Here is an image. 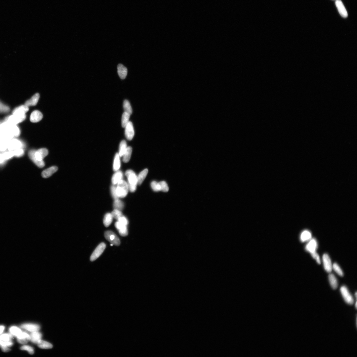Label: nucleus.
<instances>
[{"instance_id": "nucleus-1", "label": "nucleus", "mask_w": 357, "mask_h": 357, "mask_svg": "<svg viewBox=\"0 0 357 357\" xmlns=\"http://www.w3.org/2000/svg\"><path fill=\"white\" fill-rule=\"evenodd\" d=\"M48 154V149L41 148L36 151L31 149L28 152V156L30 159L36 166L39 168H43L45 166L43 159Z\"/></svg>"}, {"instance_id": "nucleus-2", "label": "nucleus", "mask_w": 357, "mask_h": 357, "mask_svg": "<svg viewBox=\"0 0 357 357\" xmlns=\"http://www.w3.org/2000/svg\"><path fill=\"white\" fill-rule=\"evenodd\" d=\"M125 175L128 178L129 189L131 192H135L138 184L137 176L131 170H127L125 173Z\"/></svg>"}, {"instance_id": "nucleus-3", "label": "nucleus", "mask_w": 357, "mask_h": 357, "mask_svg": "<svg viewBox=\"0 0 357 357\" xmlns=\"http://www.w3.org/2000/svg\"><path fill=\"white\" fill-rule=\"evenodd\" d=\"M116 187L117 194L119 198H124L127 195L129 189L128 183L123 180L117 184Z\"/></svg>"}, {"instance_id": "nucleus-4", "label": "nucleus", "mask_w": 357, "mask_h": 357, "mask_svg": "<svg viewBox=\"0 0 357 357\" xmlns=\"http://www.w3.org/2000/svg\"><path fill=\"white\" fill-rule=\"evenodd\" d=\"M25 146L23 141L14 138L9 141L7 149L9 151H13L20 149H24Z\"/></svg>"}, {"instance_id": "nucleus-5", "label": "nucleus", "mask_w": 357, "mask_h": 357, "mask_svg": "<svg viewBox=\"0 0 357 357\" xmlns=\"http://www.w3.org/2000/svg\"><path fill=\"white\" fill-rule=\"evenodd\" d=\"M26 114L18 115L12 114L5 118L4 120L9 122L10 124L17 125L23 122L26 119Z\"/></svg>"}, {"instance_id": "nucleus-6", "label": "nucleus", "mask_w": 357, "mask_h": 357, "mask_svg": "<svg viewBox=\"0 0 357 357\" xmlns=\"http://www.w3.org/2000/svg\"><path fill=\"white\" fill-rule=\"evenodd\" d=\"M105 238L113 245L119 246L120 244L119 238L115 233L111 231H107L104 234Z\"/></svg>"}, {"instance_id": "nucleus-7", "label": "nucleus", "mask_w": 357, "mask_h": 357, "mask_svg": "<svg viewBox=\"0 0 357 357\" xmlns=\"http://www.w3.org/2000/svg\"><path fill=\"white\" fill-rule=\"evenodd\" d=\"M340 292L345 301L346 303L352 305L354 303V300L353 296L349 292L347 287L346 286H342L340 288Z\"/></svg>"}, {"instance_id": "nucleus-8", "label": "nucleus", "mask_w": 357, "mask_h": 357, "mask_svg": "<svg viewBox=\"0 0 357 357\" xmlns=\"http://www.w3.org/2000/svg\"><path fill=\"white\" fill-rule=\"evenodd\" d=\"M106 247V245L105 243L100 244L92 254L90 258V261H93L98 258L103 252Z\"/></svg>"}, {"instance_id": "nucleus-9", "label": "nucleus", "mask_w": 357, "mask_h": 357, "mask_svg": "<svg viewBox=\"0 0 357 357\" xmlns=\"http://www.w3.org/2000/svg\"><path fill=\"white\" fill-rule=\"evenodd\" d=\"M323 263L325 271L327 272L330 273L332 270L333 265L329 255L325 253L322 256Z\"/></svg>"}, {"instance_id": "nucleus-10", "label": "nucleus", "mask_w": 357, "mask_h": 357, "mask_svg": "<svg viewBox=\"0 0 357 357\" xmlns=\"http://www.w3.org/2000/svg\"><path fill=\"white\" fill-rule=\"evenodd\" d=\"M318 246V243L316 239L312 238L307 244L305 249L306 251L311 254L316 252Z\"/></svg>"}, {"instance_id": "nucleus-11", "label": "nucleus", "mask_w": 357, "mask_h": 357, "mask_svg": "<svg viewBox=\"0 0 357 357\" xmlns=\"http://www.w3.org/2000/svg\"><path fill=\"white\" fill-rule=\"evenodd\" d=\"M125 128V135L129 140H132L134 135V131L132 123L129 122Z\"/></svg>"}, {"instance_id": "nucleus-12", "label": "nucleus", "mask_w": 357, "mask_h": 357, "mask_svg": "<svg viewBox=\"0 0 357 357\" xmlns=\"http://www.w3.org/2000/svg\"><path fill=\"white\" fill-rule=\"evenodd\" d=\"M335 4L341 16L344 18H347L348 12L341 0H336Z\"/></svg>"}, {"instance_id": "nucleus-13", "label": "nucleus", "mask_w": 357, "mask_h": 357, "mask_svg": "<svg viewBox=\"0 0 357 357\" xmlns=\"http://www.w3.org/2000/svg\"><path fill=\"white\" fill-rule=\"evenodd\" d=\"M115 226L119 231V234L122 237H126L128 235L127 225L122 224L119 221L115 222Z\"/></svg>"}, {"instance_id": "nucleus-14", "label": "nucleus", "mask_w": 357, "mask_h": 357, "mask_svg": "<svg viewBox=\"0 0 357 357\" xmlns=\"http://www.w3.org/2000/svg\"><path fill=\"white\" fill-rule=\"evenodd\" d=\"M17 338L18 342L22 344H25L30 341V335L25 332H22Z\"/></svg>"}, {"instance_id": "nucleus-15", "label": "nucleus", "mask_w": 357, "mask_h": 357, "mask_svg": "<svg viewBox=\"0 0 357 357\" xmlns=\"http://www.w3.org/2000/svg\"><path fill=\"white\" fill-rule=\"evenodd\" d=\"M21 328L31 332L38 331L40 329L39 325L35 324H22Z\"/></svg>"}, {"instance_id": "nucleus-16", "label": "nucleus", "mask_w": 357, "mask_h": 357, "mask_svg": "<svg viewBox=\"0 0 357 357\" xmlns=\"http://www.w3.org/2000/svg\"><path fill=\"white\" fill-rule=\"evenodd\" d=\"M6 129H9L11 131L14 137H19L20 135V129L17 125L12 124L9 122L7 128L4 130Z\"/></svg>"}, {"instance_id": "nucleus-17", "label": "nucleus", "mask_w": 357, "mask_h": 357, "mask_svg": "<svg viewBox=\"0 0 357 357\" xmlns=\"http://www.w3.org/2000/svg\"><path fill=\"white\" fill-rule=\"evenodd\" d=\"M29 110L28 107L25 105L18 107L12 111L13 114L18 115H25Z\"/></svg>"}, {"instance_id": "nucleus-18", "label": "nucleus", "mask_w": 357, "mask_h": 357, "mask_svg": "<svg viewBox=\"0 0 357 357\" xmlns=\"http://www.w3.org/2000/svg\"><path fill=\"white\" fill-rule=\"evenodd\" d=\"M43 115L38 110L33 111L30 115L31 122L33 123L38 122L43 119Z\"/></svg>"}, {"instance_id": "nucleus-19", "label": "nucleus", "mask_w": 357, "mask_h": 357, "mask_svg": "<svg viewBox=\"0 0 357 357\" xmlns=\"http://www.w3.org/2000/svg\"><path fill=\"white\" fill-rule=\"evenodd\" d=\"M58 169L57 166H53L43 171L42 173V176L44 178H48L55 173Z\"/></svg>"}, {"instance_id": "nucleus-20", "label": "nucleus", "mask_w": 357, "mask_h": 357, "mask_svg": "<svg viewBox=\"0 0 357 357\" xmlns=\"http://www.w3.org/2000/svg\"><path fill=\"white\" fill-rule=\"evenodd\" d=\"M117 73L119 77L123 80L127 77V69L123 65L119 64L117 66Z\"/></svg>"}, {"instance_id": "nucleus-21", "label": "nucleus", "mask_w": 357, "mask_h": 357, "mask_svg": "<svg viewBox=\"0 0 357 357\" xmlns=\"http://www.w3.org/2000/svg\"><path fill=\"white\" fill-rule=\"evenodd\" d=\"M312 238V234L310 231L305 230L303 231L300 235V240L302 242L304 243L309 241Z\"/></svg>"}, {"instance_id": "nucleus-22", "label": "nucleus", "mask_w": 357, "mask_h": 357, "mask_svg": "<svg viewBox=\"0 0 357 357\" xmlns=\"http://www.w3.org/2000/svg\"><path fill=\"white\" fill-rule=\"evenodd\" d=\"M123 174L122 172L120 171H116L113 175L112 178V182L113 185L117 184L120 181L122 180Z\"/></svg>"}, {"instance_id": "nucleus-23", "label": "nucleus", "mask_w": 357, "mask_h": 357, "mask_svg": "<svg viewBox=\"0 0 357 357\" xmlns=\"http://www.w3.org/2000/svg\"><path fill=\"white\" fill-rule=\"evenodd\" d=\"M39 97L40 96L38 93L36 94L30 99L26 101L25 105L28 107L36 106L38 103Z\"/></svg>"}, {"instance_id": "nucleus-24", "label": "nucleus", "mask_w": 357, "mask_h": 357, "mask_svg": "<svg viewBox=\"0 0 357 357\" xmlns=\"http://www.w3.org/2000/svg\"><path fill=\"white\" fill-rule=\"evenodd\" d=\"M30 336V341L34 343L37 344L39 341L41 340L42 334L38 331L31 333Z\"/></svg>"}, {"instance_id": "nucleus-25", "label": "nucleus", "mask_w": 357, "mask_h": 357, "mask_svg": "<svg viewBox=\"0 0 357 357\" xmlns=\"http://www.w3.org/2000/svg\"><path fill=\"white\" fill-rule=\"evenodd\" d=\"M329 279L331 286L333 289H336L338 286V283L337 278L335 275L332 274H330L329 275Z\"/></svg>"}, {"instance_id": "nucleus-26", "label": "nucleus", "mask_w": 357, "mask_h": 357, "mask_svg": "<svg viewBox=\"0 0 357 357\" xmlns=\"http://www.w3.org/2000/svg\"><path fill=\"white\" fill-rule=\"evenodd\" d=\"M132 151V148L131 146H128L127 150L122 156L123 161L125 163H127L130 159L131 154Z\"/></svg>"}, {"instance_id": "nucleus-27", "label": "nucleus", "mask_w": 357, "mask_h": 357, "mask_svg": "<svg viewBox=\"0 0 357 357\" xmlns=\"http://www.w3.org/2000/svg\"><path fill=\"white\" fill-rule=\"evenodd\" d=\"M120 156L119 153H117L115 154L113 164V170L114 171H117L119 170L121 166L120 160Z\"/></svg>"}, {"instance_id": "nucleus-28", "label": "nucleus", "mask_w": 357, "mask_h": 357, "mask_svg": "<svg viewBox=\"0 0 357 357\" xmlns=\"http://www.w3.org/2000/svg\"><path fill=\"white\" fill-rule=\"evenodd\" d=\"M37 345L39 348L42 349H50L53 347V346L51 343L42 340L39 341Z\"/></svg>"}, {"instance_id": "nucleus-29", "label": "nucleus", "mask_w": 357, "mask_h": 357, "mask_svg": "<svg viewBox=\"0 0 357 357\" xmlns=\"http://www.w3.org/2000/svg\"><path fill=\"white\" fill-rule=\"evenodd\" d=\"M113 217L111 213H107L104 217L103 223L105 227H108L111 224L112 221Z\"/></svg>"}, {"instance_id": "nucleus-30", "label": "nucleus", "mask_w": 357, "mask_h": 357, "mask_svg": "<svg viewBox=\"0 0 357 357\" xmlns=\"http://www.w3.org/2000/svg\"><path fill=\"white\" fill-rule=\"evenodd\" d=\"M148 172V169H146L141 171L137 176L138 184L139 185H141L142 183L147 175Z\"/></svg>"}, {"instance_id": "nucleus-31", "label": "nucleus", "mask_w": 357, "mask_h": 357, "mask_svg": "<svg viewBox=\"0 0 357 357\" xmlns=\"http://www.w3.org/2000/svg\"><path fill=\"white\" fill-rule=\"evenodd\" d=\"M9 141L3 138L0 140V152H4L6 151Z\"/></svg>"}, {"instance_id": "nucleus-32", "label": "nucleus", "mask_w": 357, "mask_h": 357, "mask_svg": "<svg viewBox=\"0 0 357 357\" xmlns=\"http://www.w3.org/2000/svg\"><path fill=\"white\" fill-rule=\"evenodd\" d=\"M127 142L125 140H122L120 142L119 147V154L120 157H122L127 150Z\"/></svg>"}, {"instance_id": "nucleus-33", "label": "nucleus", "mask_w": 357, "mask_h": 357, "mask_svg": "<svg viewBox=\"0 0 357 357\" xmlns=\"http://www.w3.org/2000/svg\"><path fill=\"white\" fill-rule=\"evenodd\" d=\"M123 107L125 112L131 115L132 113V110L129 102L127 100L123 102Z\"/></svg>"}, {"instance_id": "nucleus-34", "label": "nucleus", "mask_w": 357, "mask_h": 357, "mask_svg": "<svg viewBox=\"0 0 357 357\" xmlns=\"http://www.w3.org/2000/svg\"><path fill=\"white\" fill-rule=\"evenodd\" d=\"M130 115V114L127 112H124L123 113L122 120V126L123 128H125L128 122H129Z\"/></svg>"}, {"instance_id": "nucleus-35", "label": "nucleus", "mask_w": 357, "mask_h": 357, "mask_svg": "<svg viewBox=\"0 0 357 357\" xmlns=\"http://www.w3.org/2000/svg\"><path fill=\"white\" fill-rule=\"evenodd\" d=\"M9 331L13 336L16 337L22 332L21 330L19 328L15 326H13L10 328Z\"/></svg>"}, {"instance_id": "nucleus-36", "label": "nucleus", "mask_w": 357, "mask_h": 357, "mask_svg": "<svg viewBox=\"0 0 357 357\" xmlns=\"http://www.w3.org/2000/svg\"><path fill=\"white\" fill-rule=\"evenodd\" d=\"M114 207L115 209L121 211L124 208V204L119 199H115L114 203Z\"/></svg>"}, {"instance_id": "nucleus-37", "label": "nucleus", "mask_w": 357, "mask_h": 357, "mask_svg": "<svg viewBox=\"0 0 357 357\" xmlns=\"http://www.w3.org/2000/svg\"><path fill=\"white\" fill-rule=\"evenodd\" d=\"M332 269L334 270L337 274L341 277L343 276V272L342 269L337 263H334L333 265Z\"/></svg>"}, {"instance_id": "nucleus-38", "label": "nucleus", "mask_w": 357, "mask_h": 357, "mask_svg": "<svg viewBox=\"0 0 357 357\" xmlns=\"http://www.w3.org/2000/svg\"><path fill=\"white\" fill-rule=\"evenodd\" d=\"M4 158L6 161L10 160L14 157V154L13 151H6L2 153Z\"/></svg>"}, {"instance_id": "nucleus-39", "label": "nucleus", "mask_w": 357, "mask_h": 357, "mask_svg": "<svg viewBox=\"0 0 357 357\" xmlns=\"http://www.w3.org/2000/svg\"><path fill=\"white\" fill-rule=\"evenodd\" d=\"M13 338V336L10 333H5L0 335V339L4 341H11Z\"/></svg>"}, {"instance_id": "nucleus-40", "label": "nucleus", "mask_w": 357, "mask_h": 357, "mask_svg": "<svg viewBox=\"0 0 357 357\" xmlns=\"http://www.w3.org/2000/svg\"><path fill=\"white\" fill-rule=\"evenodd\" d=\"M111 214L113 218L117 220L123 216L122 212L119 210L116 209H114L112 212Z\"/></svg>"}, {"instance_id": "nucleus-41", "label": "nucleus", "mask_w": 357, "mask_h": 357, "mask_svg": "<svg viewBox=\"0 0 357 357\" xmlns=\"http://www.w3.org/2000/svg\"><path fill=\"white\" fill-rule=\"evenodd\" d=\"M14 156L19 157L23 156L25 154L24 149H20L13 151Z\"/></svg>"}, {"instance_id": "nucleus-42", "label": "nucleus", "mask_w": 357, "mask_h": 357, "mask_svg": "<svg viewBox=\"0 0 357 357\" xmlns=\"http://www.w3.org/2000/svg\"><path fill=\"white\" fill-rule=\"evenodd\" d=\"M151 187L152 189L154 191H161V188L159 183H157L156 181H153L151 183Z\"/></svg>"}, {"instance_id": "nucleus-43", "label": "nucleus", "mask_w": 357, "mask_h": 357, "mask_svg": "<svg viewBox=\"0 0 357 357\" xmlns=\"http://www.w3.org/2000/svg\"><path fill=\"white\" fill-rule=\"evenodd\" d=\"M10 108L9 106L0 102V113H7L9 112L10 111Z\"/></svg>"}, {"instance_id": "nucleus-44", "label": "nucleus", "mask_w": 357, "mask_h": 357, "mask_svg": "<svg viewBox=\"0 0 357 357\" xmlns=\"http://www.w3.org/2000/svg\"><path fill=\"white\" fill-rule=\"evenodd\" d=\"M159 183L160 187H161V191L164 192H167L169 191V187L166 182L164 181H162L159 182Z\"/></svg>"}, {"instance_id": "nucleus-45", "label": "nucleus", "mask_w": 357, "mask_h": 357, "mask_svg": "<svg viewBox=\"0 0 357 357\" xmlns=\"http://www.w3.org/2000/svg\"><path fill=\"white\" fill-rule=\"evenodd\" d=\"M21 350L23 351H26L28 352L29 353L31 354H33L34 353V349L33 347L31 346L28 345H24L22 346L20 348Z\"/></svg>"}, {"instance_id": "nucleus-46", "label": "nucleus", "mask_w": 357, "mask_h": 357, "mask_svg": "<svg viewBox=\"0 0 357 357\" xmlns=\"http://www.w3.org/2000/svg\"><path fill=\"white\" fill-rule=\"evenodd\" d=\"M111 192L113 198L115 199H119L117 194L116 187L114 185L112 186L111 188Z\"/></svg>"}, {"instance_id": "nucleus-47", "label": "nucleus", "mask_w": 357, "mask_h": 357, "mask_svg": "<svg viewBox=\"0 0 357 357\" xmlns=\"http://www.w3.org/2000/svg\"><path fill=\"white\" fill-rule=\"evenodd\" d=\"M311 255L312 258L316 260L317 263L319 264H321V259H320L319 255L316 252L311 254Z\"/></svg>"}, {"instance_id": "nucleus-48", "label": "nucleus", "mask_w": 357, "mask_h": 357, "mask_svg": "<svg viewBox=\"0 0 357 357\" xmlns=\"http://www.w3.org/2000/svg\"><path fill=\"white\" fill-rule=\"evenodd\" d=\"M118 221H119L123 225H127V226L128 224V221L127 218L123 216L120 217L118 220Z\"/></svg>"}, {"instance_id": "nucleus-49", "label": "nucleus", "mask_w": 357, "mask_h": 357, "mask_svg": "<svg viewBox=\"0 0 357 357\" xmlns=\"http://www.w3.org/2000/svg\"><path fill=\"white\" fill-rule=\"evenodd\" d=\"M6 161L4 158L3 154L0 153V166L3 165L5 164Z\"/></svg>"}, {"instance_id": "nucleus-50", "label": "nucleus", "mask_w": 357, "mask_h": 357, "mask_svg": "<svg viewBox=\"0 0 357 357\" xmlns=\"http://www.w3.org/2000/svg\"><path fill=\"white\" fill-rule=\"evenodd\" d=\"M0 347L2 351L4 352H7L10 351V349L6 346H1Z\"/></svg>"}, {"instance_id": "nucleus-51", "label": "nucleus", "mask_w": 357, "mask_h": 357, "mask_svg": "<svg viewBox=\"0 0 357 357\" xmlns=\"http://www.w3.org/2000/svg\"><path fill=\"white\" fill-rule=\"evenodd\" d=\"M5 329V327L4 326H0V335L3 332Z\"/></svg>"}, {"instance_id": "nucleus-52", "label": "nucleus", "mask_w": 357, "mask_h": 357, "mask_svg": "<svg viewBox=\"0 0 357 357\" xmlns=\"http://www.w3.org/2000/svg\"><path fill=\"white\" fill-rule=\"evenodd\" d=\"M1 122H0V132H1Z\"/></svg>"}, {"instance_id": "nucleus-53", "label": "nucleus", "mask_w": 357, "mask_h": 357, "mask_svg": "<svg viewBox=\"0 0 357 357\" xmlns=\"http://www.w3.org/2000/svg\"><path fill=\"white\" fill-rule=\"evenodd\" d=\"M357 302H356V304H355V307L356 309H357Z\"/></svg>"}, {"instance_id": "nucleus-54", "label": "nucleus", "mask_w": 357, "mask_h": 357, "mask_svg": "<svg viewBox=\"0 0 357 357\" xmlns=\"http://www.w3.org/2000/svg\"><path fill=\"white\" fill-rule=\"evenodd\" d=\"M357 292H356L355 293V296H356V297H357Z\"/></svg>"}, {"instance_id": "nucleus-55", "label": "nucleus", "mask_w": 357, "mask_h": 357, "mask_svg": "<svg viewBox=\"0 0 357 357\" xmlns=\"http://www.w3.org/2000/svg\"><path fill=\"white\" fill-rule=\"evenodd\" d=\"M111 245V246H112L113 245L112 244H111V245Z\"/></svg>"}]
</instances>
